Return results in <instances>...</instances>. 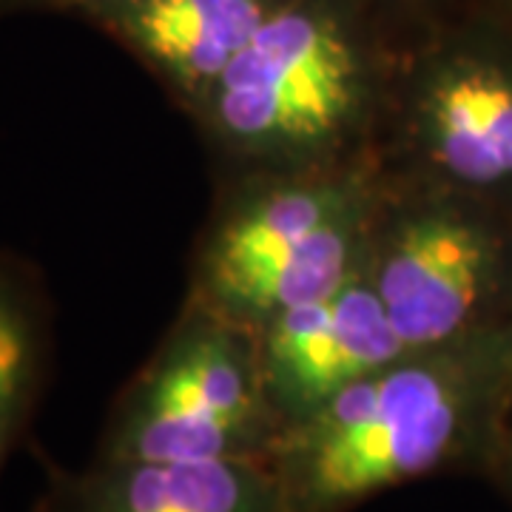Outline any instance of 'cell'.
I'll list each match as a JSON object with an SVG mask.
<instances>
[{
  "label": "cell",
  "instance_id": "cell-1",
  "mask_svg": "<svg viewBox=\"0 0 512 512\" xmlns=\"http://www.w3.org/2000/svg\"><path fill=\"white\" fill-rule=\"evenodd\" d=\"M504 367L464 345L413 353L279 430L268 464L285 512H345L464 458L487 436Z\"/></svg>",
  "mask_w": 512,
  "mask_h": 512
},
{
  "label": "cell",
  "instance_id": "cell-2",
  "mask_svg": "<svg viewBox=\"0 0 512 512\" xmlns=\"http://www.w3.org/2000/svg\"><path fill=\"white\" fill-rule=\"evenodd\" d=\"M370 52L365 0H282L214 83V120L251 151L325 146L359 109Z\"/></svg>",
  "mask_w": 512,
  "mask_h": 512
},
{
  "label": "cell",
  "instance_id": "cell-3",
  "mask_svg": "<svg viewBox=\"0 0 512 512\" xmlns=\"http://www.w3.org/2000/svg\"><path fill=\"white\" fill-rule=\"evenodd\" d=\"M279 430L256 359L231 336L205 330L171 345L128 387L97 458L268 461Z\"/></svg>",
  "mask_w": 512,
  "mask_h": 512
},
{
  "label": "cell",
  "instance_id": "cell-4",
  "mask_svg": "<svg viewBox=\"0 0 512 512\" xmlns=\"http://www.w3.org/2000/svg\"><path fill=\"white\" fill-rule=\"evenodd\" d=\"M407 356L373 279L356 274L325 299L271 316L256 365L285 427Z\"/></svg>",
  "mask_w": 512,
  "mask_h": 512
},
{
  "label": "cell",
  "instance_id": "cell-5",
  "mask_svg": "<svg viewBox=\"0 0 512 512\" xmlns=\"http://www.w3.org/2000/svg\"><path fill=\"white\" fill-rule=\"evenodd\" d=\"M495 242L458 211L404 222L373 274V288L407 353L456 345L495 276Z\"/></svg>",
  "mask_w": 512,
  "mask_h": 512
},
{
  "label": "cell",
  "instance_id": "cell-6",
  "mask_svg": "<svg viewBox=\"0 0 512 512\" xmlns=\"http://www.w3.org/2000/svg\"><path fill=\"white\" fill-rule=\"evenodd\" d=\"M40 512H285L265 458L94 461L55 473Z\"/></svg>",
  "mask_w": 512,
  "mask_h": 512
},
{
  "label": "cell",
  "instance_id": "cell-7",
  "mask_svg": "<svg viewBox=\"0 0 512 512\" xmlns=\"http://www.w3.org/2000/svg\"><path fill=\"white\" fill-rule=\"evenodd\" d=\"M421 128L436 163L467 185L512 183V66L487 40H456L424 80Z\"/></svg>",
  "mask_w": 512,
  "mask_h": 512
},
{
  "label": "cell",
  "instance_id": "cell-8",
  "mask_svg": "<svg viewBox=\"0 0 512 512\" xmlns=\"http://www.w3.org/2000/svg\"><path fill=\"white\" fill-rule=\"evenodd\" d=\"M282 0H109L83 20L188 92H211Z\"/></svg>",
  "mask_w": 512,
  "mask_h": 512
},
{
  "label": "cell",
  "instance_id": "cell-9",
  "mask_svg": "<svg viewBox=\"0 0 512 512\" xmlns=\"http://www.w3.org/2000/svg\"><path fill=\"white\" fill-rule=\"evenodd\" d=\"M356 194L345 183L296 185L274 191L228 222L211 248V288L268 265L308 245L322 231L359 217Z\"/></svg>",
  "mask_w": 512,
  "mask_h": 512
},
{
  "label": "cell",
  "instance_id": "cell-10",
  "mask_svg": "<svg viewBox=\"0 0 512 512\" xmlns=\"http://www.w3.org/2000/svg\"><path fill=\"white\" fill-rule=\"evenodd\" d=\"M49 322L35 279L0 254V473L35 410L49 353Z\"/></svg>",
  "mask_w": 512,
  "mask_h": 512
},
{
  "label": "cell",
  "instance_id": "cell-11",
  "mask_svg": "<svg viewBox=\"0 0 512 512\" xmlns=\"http://www.w3.org/2000/svg\"><path fill=\"white\" fill-rule=\"evenodd\" d=\"M359 217L339 222L299 251L259 265L248 274L225 282L217 293L225 305L245 313L276 316L296 305H308L336 293L356 276Z\"/></svg>",
  "mask_w": 512,
  "mask_h": 512
},
{
  "label": "cell",
  "instance_id": "cell-12",
  "mask_svg": "<svg viewBox=\"0 0 512 512\" xmlns=\"http://www.w3.org/2000/svg\"><path fill=\"white\" fill-rule=\"evenodd\" d=\"M103 3L109 0H0V20L15 18L23 12H72L83 18Z\"/></svg>",
  "mask_w": 512,
  "mask_h": 512
},
{
  "label": "cell",
  "instance_id": "cell-13",
  "mask_svg": "<svg viewBox=\"0 0 512 512\" xmlns=\"http://www.w3.org/2000/svg\"><path fill=\"white\" fill-rule=\"evenodd\" d=\"M367 6L373 9V6H390V3H399V6H407V9H421V6H427L430 0H365Z\"/></svg>",
  "mask_w": 512,
  "mask_h": 512
},
{
  "label": "cell",
  "instance_id": "cell-14",
  "mask_svg": "<svg viewBox=\"0 0 512 512\" xmlns=\"http://www.w3.org/2000/svg\"><path fill=\"white\" fill-rule=\"evenodd\" d=\"M510 464H512V441H510Z\"/></svg>",
  "mask_w": 512,
  "mask_h": 512
}]
</instances>
